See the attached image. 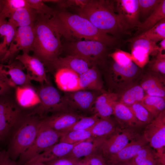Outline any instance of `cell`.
<instances>
[{
  "label": "cell",
  "instance_id": "obj_1",
  "mask_svg": "<svg viewBox=\"0 0 165 165\" xmlns=\"http://www.w3.org/2000/svg\"><path fill=\"white\" fill-rule=\"evenodd\" d=\"M50 20L61 35L68 41L84 38L98 41L107 46L116 42L114 37L97 28L87 19L64 9L55 10Z\"/></svg>",
  "mask_w": 165,
  "mask_h": 165
},
{
  "label": "cell",
  "instance_id": "obj_2",
  "mask_svg": "<svg viewBox=\"0 0 165 165\" xmlns=\"http://www.w3.org/2000/svg\"><path fill=\"white\" fill-rule=\"evenodd\" d=\"M113 4L107 0H78L76 14L87 19L104 32L114 35L125 33L129 28L114 11Z\"/></svg>",
  "mask_w": 165,
  "mask_h": 165
},
{
  "label": "cell",
  "instance_id": "obj_3",
  "mask_svg": "<svg viewBox=\"0 0 165 165\" xmlns=\"http://www.w3.org/2000/svg\"><path fill=\"white\" fill-rule=\"evenodd\" d=\"M34 25L33 56L50 66L63 50L61 35L47 17L38 15Z\"/></svg>",
  "mask_w": 165,
  "mask_h": 165
},
{
  "label": "cell",
  "instance_id": "obj_4",
  "mask_svg": "<svg viewBox=\"0 0 165 165\" xmlns=\"http://www.w3.org/2000/svg\"><path fill=\"white\" fill-rule=\"evenodd\" d=\"M12 138L9 150V157L15 160L26 151L35 140L41 126V119L28 115L20 123Z\"/></svg>",
  "mask_w": 165,
  "mask_h": 165
},
{
  "label": "cell",
  "instance_id": "obj_5",
  "mask_svg": "<svg viewBox=\"0 0 165 165\" xmlns=\"http://www.w3.org/2000/svg\"><path fill=\"white\" fill-rule=\"evenodd\" d=\"M36 90L40 102L30 111L29 115L36 116L42 119L50 113L70 111L64 96H62L54 86H43Z\"/></svg>",
  "mask_w": 165,
  "mask_h": 165
},
{
  "label": "cell",
  "instance_id": "obj_6",
  "mask_svg": "<svg viewBox=\"0 0 165 165\" xmlns=\"http://www.w3.org/2000/svg\"><path fill=\"white\" fill-rule=\"evenodd\" d=\"M141 129L122 127L119 125L99 146L97 152L107 162L109 159L134 139L141 135Z\"/></svg>",
  "mask_w": 165,
  "mask_h": 165
},
{
  "label": "cell",
  "instance_id": "obj_7",
  "mask_svg": "<svg viewBox=\"0 0 165 165\" xmlns=\"http://www.w3.org/2000/svg\"><path fill=\"white\" fill-rule=\"evenodd\" d=\"M10 93L0 97V139L5 137L11 129L20 123L28 116Z\"/></svg>",
  "mask_w": 165,
  "mask_h": 165
},
{
  "label": "cell",
  "instance_id": "obj_8",
  "mask_svg": "<svg viewBox=\"0 0 165 165\" xmlns=\"http://www.w3.org/2000/svg\"><path fill=\"white\" fill-rule=\"evenodd\" d=\"M63 46L68 55L85 59L93 66L96 65L104 58L107 46L98 41L85 40L68 41Z\"/></svg>",
  "mask_w": 165,
  "mask_h": 165
},
{
  "label": "cell",
  "instance_id": "obj_9",
  "mask_svg": "<svg viewBox=\"0 0 165 165\" xmlns=\"http://www.w3.org/2000/svg\"><path fill=\"white\" fill-rule=\"evenodd\" d=\"M141 73L140 68L133 61L124 66L114 62L107 75V80L109 87L117 93L136 82Z\"/></svg>",
  "mask_w": 165,
  "mask_h": 165
},
{
  "label": "cell",
  "instance_id": "obj_10",
  "mask_svg": "<svg viewBox=\"0 0 165 165\" xmlns=\"http://www.w3.org/2000/svg\"><path fill=\"white\" fill-rule=\"evenodd\" d=\"M63 133L57 131L41 123L37 135L31 145L20 156L22 165L31 159L59 142Z\"/></svg>",
  "mask_w": 165,
  "mask_h": 165
},
{
  "label": "cell",
  "instance_id": "obj_11",
  "mask_svg": "<svg viewBox=\"0 0 165 165\" xmlns=\"http://www.w3.org/2000/svg\"><path fill=\"white\" fill-rule=\"evenodd\" d=\"M34 25L18 28L6 54L1 63L9 61L16 56L20 51L28 53L32 51L35 39Z\"/></svg>",
  "mask_w": 165,
  "mask_h": 165
},
{
  "label": "cell",
  "instance_id": "obj_12",
  "mask_svg": "<svg viewBox=\"0 0 165 165\" xmlns=\"http://www.w3.org/2000/svg\"><path fill=\"white\" fill-rule=\"evenodd\" d=\"M143 135L158 153L165 154V110L146 125Z\"/></svg>",
  "mask_w": 165,
  "mask_h": 165
},
{
  "label": "cell",
  "instance_id": "obj_13",
  "mask_svg": "<svg viewBox=\"0 0 165 165\" xmlns=\"http://www.w3.org/2000/svg\"><path fill=\"white\" fill-rule=\"evenodd\" d=\"M96 91L81 90L65 92L64 96L70 111L83 116L92 112L95 100L99 95Z\"/></svg>",
  "mask_w": 165,
  "mask_h": 165
},
{
  "label": "cell",
  "instance_id": "obj_14",
  "mask_svg": "<svg viewBox=\"0 0 165 165\" xmlns=\"http://www.w3.org/2000/svg\"><path fill=\"white\" fill-rule=\"evenodd\" d=\"M24 68L17 60L8 64L0 63V78L13 88L17 86H33L31 80L23 71Z\"/></svg>",
  "mask_w": 165,
  "mask_h": 165
},
{
  "label": "cell",
  "instance_id": "obj_15",
  "mask_svg": "<svg viewBox=\"0 0 165 165\" xmlns=\"http://www.w3.org/2000/svg\"><path fill=\"white\" fill-rule=\"evenodd\" d=\"M15 59L20 61L26 69L30 80L42 84L48 83L44 65L38 59L28 53H23L17 55Z\"/></svg>",
  "mask_w": 165,
  "mask_h": 165
},
{
  "label": "cell",
  "instance_id": "obj_16",
  "mask_svg": "<svg viewBox=\"0 0 165 165\" xmlns=\"http://www.w3.org/2000/svg\"><path fill=\"white\" fill-rule=\"evenodd\" d=\"M84 116L71 111L60 112L41 119V122L43 126L62 132Z\"/></svg>",
  "mask_w": 165,
  "mask_h": 165
},
{
  "label": "cell",
  "instance_id": "obj_17",
  "mask_svg": "<svg viewBox=\"0 0 165 165\" xmlns=\"http://www.w3.org/2000/svg\"><path fill=\"white\" fill-rule=\"evenodd\" d=\"M118 15L129 28L138 27L141 24L139 20L140 14L138 0L116 1Z\"/></svg>",
  "mask_w": 165,
  "mask_h": 165
},
{
  "label": "cell",
  "instance_id": "obj_18",
  "mask_svg": "<svg viewBox=\"0 0 165 165\" xmlns=\"http://www.w3.org/2000/svg\"><path fill=\"white\" fill-rule=\"evenodd\" d=\"M161 75L152 71L142 77L139 84L146 95L165 98V78Z\"/></svg>",
  "mask_w": 165,
  "mask_h": 165
},
{
  "label": "cell",
  "instance_id": "obj_19",
  "mask_svg": "<svg viewBox=\"0 0 165 165\" xmlns=\"http://www.w3.org/2000/svg\"><path fill=\"white\" fill-rule=\"evenodd\" d=\"M82 141L73 144L59 142L31 159L26 163L30 162L45 163L55 160L64 158L70 152L75 145Z\"/></svg>",
  "mask_w": 165,
  "mask_h": 165
},
{
  "label": "cell",
  "instance_id": "obj_20",
  "mask_svg": "<svg viewBox=\"0 0 165 165\" xmlns=\"http://www.w3.org/2000/svg\"><path fill=\"white\" fill-rule=\"evenodd\" d=\"M143 134L134 139L107 161L108 163H121L132 159L138 152L144 146L148 144Z\"/></svg>",
  "mask_w": 165,
  "mask_h": 165
},
{
  "label": "cell",
  "instance_id": "obj_21",
  "mask_svg": "<svg viewBox=\"0 0 165 165\" xmlns=\"http://www.w3.org/2000/svg\"><path fill=\"white\" fill-rule=\"evenodd\" d=\"M113 115L121 127L141 129L145 126L137 119L129 106L117 101L115 103Z\"/></svg>",
  "mask_w": 165,
  "mask_h": 165
},
{
  "label": "cell",
  "instance_id": "obj_22",
  "mask_svg": "<svg viewBox=\"0 0 165 165\" xmlns=\"http://www.w3.org/2000/svg\"><path fill=\"white\" fill-rule=\"evenodd\" d=\"M56 70L54 75L55 80L60 89L65 92L80 90L79 75L67 68H61Z\"/></svg>",
  "mask_w": 165,
  "mask_h": 165
},
{
  "label": "cell",
  "instance_id": "obj_23",
  "mask_svg": "<svg viewBox=\"0 0 165 165\" xmlns=\"http://www.w3.org/2000/svg\"><path fill=\"white\" fill-rule=\"evenodd\" d=\"M50 66L56 69L61 68L69 69L75 72L79 75L92 66L85 59L71 55H68L63 57H59L52 63Z\"/></svg>",
  "mask_w": 165,
  "mask_h": 165
},
{
  "label": "cell",
  "instance_id": "obj_24",
  "mask_svg": "<svg viewBox=\"0 0 165 165\" xmlns=\"http://www.w3.org/2000/svg\"><path fill=\"white\" fill-rule=\"evenodd\" d=\"M117 99V95L114 92H105L99 95L93 107L94 114L100 118L111 117L113 114L115 103Z\"/></svg>",
  "mask_w": 165,
  "mask_h": 165
},
{
  "label": "cell",
  "instance_id": "obj_25",
  "mask_svg": "<svg viewBox=\"0 0 165 165\" xmlns=\"http://www.w3.org/2000/svg\"><path fill=\"white\" fill-rule=\"evenodd\" d=\"M14 89L16 100L22 108H34L40 103L39 97L33 86H17Z\"/></svg>",
  "mask_w": 165,
  "mask_h": 165
},
{
  "label": "cell",
  "instance_id": "obj_26",
  "mask_svg": "<svg viewBox=\"0 0 165 165\" xmlns=\"http://www.w3.org/2000/svg\"><path fill=\"white\" fill-rule=\"evenodd\" d=\"M106 138L90 139L77 144L64 157L81 159L89 156L95 153L101 144Z\"/></svg>",
  "mask_w": 165,
  "mask_h": 165
},
{
  "label": "cell",
  "instance_id": "obj_27",
  "mask_svg": "<svg viewBox=\"0 0 165 165\" xmlns=\"http://www.w3.org/2000/svg\"><path fill=\"white\" fill-rule=\"evenodd\" d=\"M79 84L80 90L99 91L102 89L103 81L96 65L92 66L79 75Z\"/></svg>",
  "mask_w": 165,
  "mask_h": 165
},
{
  "label": "cell",
  "instance_id": "obj_28",
  "mask_svg": "<svg viewBox=\"0 0 165 165\" xmlns=\"http://www.w3.org/2000/svg\"><path fill=\"white\" fill-rule=\"evenodd\" d=\"M116 94L118 97L117 101L129 106L141 102L146 95L139 84L136 82Z\"/></svg>",
  "mask_w": 165,
  "mask_h": 165
},
{
  "label": "cell",
  "instance_id": "obj_29",
  "mask_svg": "<svg viewBox=\"0 0 165 165\" xmlns=\"http://www.w3.org/2000/svg\"><path fill=\"white\" fill-rule=\"evenodd\" d=\"M137 165H157L165 163V154L158 153L149 144L143 147L133 158Z\"/></svg>",
  "mask_w": 165,
  "mask_h": 165
},
{
  "label": "cell",
  "instance_id": "obj_30",
  "mask_svg": "<svg viewBox=\"0 0 165 165\" xmlns=\"http://www.w3.org/2000/svg\"><path fill=\"white\" fill-rule=\"evenodd\" d=\"M38 17V15L31 8H22L16 10L8 22L17 28L20 27L34 25Z\"/></svg>",
  "mask_w": 165,
  "mask_h": 165
},
{
  "label": "cell",
  "instance_id": "obj_31",
  "mask_svg": "<svg viewBox=\"0 0 165 165\" xmlns=\"http://www.w3.org/2000/svg\"><path fill=\"white\" fill-rule=\"evenodd\" d=\"M119 125L111 117L100 119L90 129L91 138H107L116 130Z\"/></svg>",
  "mask_w": 165,
  "mask_h": 165
},
{
  "label": "cell",
  "instance_id": "obj_32",
  "mask_svg": "<svg viewBox=\"0 0 165 165\" xmlns=\"http://www.w3.org/2000/svg\"><path fill=\"white\" fill-rule=\"evenodd\" d=\"M17 29L7 21L0 27V63L9 49Z\"/></svg>",
  "mask_w": 165,
  "mask_h": 165
},
{
  "label": "cell",
  "instance_id": "obj_33",
  "mask_svg": "<svg viewBox=\"0 0 165 165\" xmlns=\"http://www.w3.org/2000/svg\"><path fill=\"white\" fill-rule=\"evenodd\" d=\"M164 18H165V0H161L145 21L138 27V31L142 33L148 30Z\"/></svg>",
  "mask_w": 165,
  "mask_h": 165
},
{
  "label": "cell",
  "instance_id": "obj_34",
  "mask_svg": "<svg viewBox=\"0 0 165 165\" xmlns=\"http://www.w3.org/2000/svg\"><path fill=\"white\" fill-rule=\"evenodd\" d=\"M154 118L165 110V98L145 95L141 102Z\"/></svg>",
  "mask_w": 165,
  "mask_h": 165
},
{
  "label": "cell",
  "instance_id": "obj_35",
  "mask_svg": "<svg viewBox=\"0 0 165 165\" xmlns=\"http://www.w3.org/2000/svg\"><path fill=\"white\" fill-rule=\"evenodd\" d=\"M138 36L148 39L155 43L165 39V18Z\"/></svg>",
  "mask_w": 165,
  "mask_h": 165
},
{
  "label": "cell",
  "instance_id": "obj_36",
  "mask_svg": "<svg viewBox=\"0 0 165 165\" xmlns=\"http://www.w3.org/2000/svg\"><path fill=\"white\" fill-rule=\"evenodd\" d=\"M90 129L72 131L66 133H63L59 142L73 144L89 139L91 138Z\"/></svg>",
  "mask_w": 165,
  "mask_h": 165
},
{
  "label": "cell",
  "instance_id": "obj_37",
  "mask_svg": "<svg viewBox=\"0 0 165 165\" xmlns=\"http://www.w3.org/2000/svg\"><path fill=\"white\" fill-rule=\"evenodd\" d=\"M2 8L0 14L5 18H9L19 9L30 7L27 0H2Z\"/></svg>",
  "mask_w": 165,
  "mask_h": 165
},
{
  "label": "cell",
  "instance_id": "obj_38",
  "mask_svg": "<svg viewBox=\"0 0 165 165\" xmlns=\"http://www.w3.org/2000/svg\"><path fill=\"white\" fill-rule=\"evenodd\" d=\"M100 118L96 114L90 116H84L61 132L66 133L72 131L89 129Z\"/></svg>",
  "mask_w": 165,
  "mask_h": 165
},
{
  "label": "cell",
  "instance_id": "obj_39",
  "mask_svg": "<svg viewBox=\"0 0 165 165\" xmlns=\"http://www.w3.org/2000/svg\"><path fill=\"white\" fill-rule=\"evenodd\" d=\"M129 107L137 119L145 125L149 124L154 118L141 102L135 103Z\"/></svg>",
  "mask_w": 165,
  "mask_h": 165
},
{
  "label": "cell",
  "instance_id": "obj_40",
  "mask_svg": "<svg viewBox=\"0 0 165 165\" xmlns=\"http://www.w3.org/2000/svg\"><path fill=\"white\" fill-rule=\"evenodd\" d=\"M29 6L38 15L51 18L55 10L46 5L43 0H27Z\"/></svg>",
  "mask_w": 165,
  "mask_h": 165
},
{
  "label": "cell",
  "instance_id": "obj_41",
  "mask_svg": "<svg viewBox=\"0 0 165 165\" xmlns=\"http://www.w3.org/2000/svg\"><path fill=\"white\" fill-rule=\"evenodd\" d=\"M131 55L133 62L141 68H143L149 61V52L139 47H132Z\"/></svg>",
  "mask_w": 165,
  "mask_h": 165
},
{
  "label": "cell",
  "instance_id": "obj_42",
  "mask_svg": "<svg viewBox=\"0 0 165 165\" xmlns=\"http://www.w3.org/2000/svg\"><path fill=\"white\" fill-rule=\"evenodd\" d=\"M139 47L148 51L150 54L156 55L158 46L156 43L148 39L137 36L134 41L132 47Z\"/></svg>",
  "mask_w": 165,
  "mask_h": 165
},
{
  "label": "cell",
  "instance_id": "obj_43",
  "mask_svg": "<svg viewBox=\"0 0 165 165\" xmlns=\"http://www.w3.org/2000/svg\"><path fill=\"white\" fill-rule=\"evenodd\" d=\"M109 56L114 62L121 66L128 65L133 61L130 54L120 50H117Z\"/></svg>",
  "mask_w": 165,
  "mask_h": 165
},
{
  "label": "cell",
  "instance_id": "obj_44",
  "mask_svg": "<svg viewBox=\"0 0 165 165\" xmlns=\"http://www.w3.org/2000/svg\"><path fill=\"white\" fill-rule=\"evenodd\" d=\"M161 0H138L140 14L145 17L152 13Z\"/></svg>",
  "mask_w": 165,
  "mask_h": 165
},
{
  "label": "cell",
  "instance_id": "obj_45",
  "mask_svg": "<svg viewBox=\"0 0 165 165\" xmlns=\"http://www.w3.org/2000/svg\"><path fill=\"white\" fill-rule=\"evenodd\" d=\"M151 66L152 71L165 75V54L158 53Z\"/></svg>",
  "mask_w": 165,
  "mask_h": 165
},
{
  "label": "cell",
  "instance_id": "obj_46",
  "mask_svg": "<svg viewBox=\"0 0 165 165\" xmlns=\"http://www.w3.org/2000/svg\"><path fill=\"white\" fill-rule=\"evenodd\" d=\"M81 159L64 157L44 163L47 165H75Z\"/></svg>",
  "mask_w": 165,
  "mask_h": 165
},
{
  "label": "cell",
  "instance_id": "obj_47",
  "mask_svg": "<svg viewBox=\"0 0 165 165\" xmlns=\"http://www.w3.org/2000/svg\"><path fill=\"white\" fill-rule=\"evenodd\" d=\"M89 165H106L107 163L103 156L97 152L88 156Z\"/></svg>",
  "mask_w": 165,
  "mask_h": 165
},
{
  "label": "cell",
  "instance_id": "obj_48",
  "mask_svg": "<svg viewBox=\"0 0 165 165\" xmlns=\"http://www.w3.org/2000/svg\"><path fill=\"white\" fill-rule=\"evenodd\" d=\"M0 165H18L9 156L0 153Z\"/></svg>",
  "mask_w": 165,
  "mask_h": 165
},
{
  "label": "cell",
  "instance_id": "obj_49",
  "mask_svg": "<svg viewBox=\"0 0 165 165\" xmlns=\"http://www.w3.org/2000/svg\"><path fill=\"white\" fill-rule=\"evenodd\" d=\"M158 53L165 54L163 53L164 51L165 50V39L161 41L159 44V46H158Z\"/></svg>",
  "mask_w": 165,
  "mask_h": 165
},
{
  "label": "cell",
  "instance_id": "obj_50",
  "mask_svg": "<svg viewBox=\"0 0 165 165\" xmlns=\"http://www.w3.org/2000/svg\"><path fill=\"white\" fill-rule=\"evenodd\" d=\"M89 160L88 157H84L83 159H82L78 163L75 165H89Z\"/></svg>",
  "mask_w": 165,
  "mask_h": 165
},
{
  "label": "cell",
  "instance_id": "obj_51",
  "mask_svg": "<svg viewBox=\"0 0 165 165\" xmlns=\"http://www.w3.org/2000/svg\"><path fill=\"white\" fill-rule=\"evenodd\" d=\"M121 163L122 165H137L134 162L133 159Z\"/></svg>",
  "mask_w": 165,
  "mask_h": 165
},
{
  "label": "cell",
  "instance_id": "obj_52",
  "mask_svg": "<svg viewBox=\"0 0 165 165\" xmlns=\"http://www.w3.org/2000/svg\"><path fill=\"white\" fill-rule=\"evenodd\" d=\"M23 165H47L44 163L41 162L26 163Z\"/></svg>",
  "mask_w": 165,
  "mask_h": 165
},
{
  "label": "cell",
  "instance_id": "obj_53",
  "mask_svg": "<svg viewBox=\"0 0 165 165\" xmlns=\"http://www.w3.org/2000/svg\"><path fill=\"white\" fill-rule=\"evenodd\" d=\"M6 19V18L0 14V27L7 21Z\"/></svg>",
  "mask_w": 165,
  "mask_h": 165
},
{
  "label": "cell",
  "instance_id": "obj_54",
  "mask_svg": "<svg viewBox=\"0 0 165 165\" xmlns=\"http://www.w3.org/2000/svg\"><path fill=\"white\" fill-rule=\"evenodd\" d=\"M3 6L2 0H0V13L2 11Z\"/></svg>",
  "mask_w": 165,
  "mask_h": 165
},
{
  "label": "cell",
  "instance_id": "obj_55",
  "mask_svg": "<svg viewBox=\"0 0 165 165\" xmlns=\"http://www.w3.org/2000/svg\"><path fill=\"white\" fill-rule=\"evenodd\" d=\"M106 165H122V164L121 163H107Z\"/></svg>",
  "mask_w": 165,
  "mask_h": 165
},
{
  "label": "cell",
  "instance_id": "obj_56",
  "mask_svg": "<svg viewBox=\"0 0 165 165\" xmlns=\"http://www.w3.org/2000/svg\"><path fill=\"white\" fill-rule=\"evenodd\" d=\"M157 165H165V163H160Z\"/></svg>",
  "mask_w": 165,
  "mask_h": 165
}]
</instances>
